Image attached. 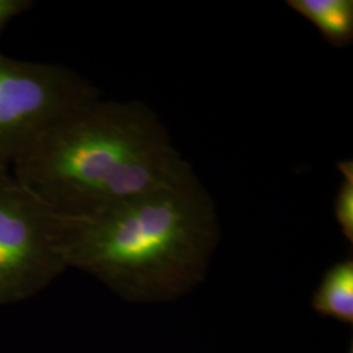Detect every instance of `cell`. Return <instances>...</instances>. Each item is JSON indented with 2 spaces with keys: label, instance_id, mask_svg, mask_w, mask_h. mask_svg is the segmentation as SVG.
<instances>
[{
  "label": "cell",
  "instance_id": "obj_3",
  "mask_svg": "<svg viewBox=\"0 0 353 353\" xmlns=\"http://www.w3.org/2000/svg\"><path fill=\"white\" fill-rule=\"evenodd\" d=\"M67 268L65 216L0 172V305L34 297Z\"/></svg>",
  "mask_w": 353,
  "mask_h": 353
},
{
  "label": "cell",
  "instance_id": "obj_7",
  "mask_svg": "<svg viewBox=\"0 0 353 353\" xmlns=\"http://www.w3.org/2000/svg\"><path fill=\"white\" fill-rule=\"evenodd\" d=\"M338 169L341 173L339 190L336 192L334 214L341 233L347 241L353 242V161L344 160L338 163Z\"/></svg>",
  "mask_w": 353,
  "mask_h": 353
},
{
  "label": "cell",
  "instance_id": "obj_4",
  "mask_svg": "<svg viewBox=\"0 0 353 353\" xmlns=\"http://www.w3.org/2000/svg\"><path fill=\"white\" fill-rule=\"evenodd\" d=\"M99 99L100 90L72 68L0 51V172H11L49 127Z\"/></svg>",
  "mask_w": 353,
  "mask_h": 353
},
{
  "label": "cell",
  "instance_id": "obj_8",
  "mask_svg": "<svg viewBox=\"0 0 353 353\" xmlns=\"http://www.w3.org/2000/svg\"><path fill=\"white\" fill-rule=\"evenodd\" d=\"M32 0H0V33L13 19L33 8Z\"/></svg>",
  "mask_w": 353,
  "mask_h": 353
},
{
  "label": "cell",
  "instance_id": "obj_2",
  "mask_svg": "<svg viewBox=\"0 0 353 353\" xmlns=\"http://www.w3.org/2000/svg\"><path fill=\"white\" fill-rule=\"evenodd\" d=\"M221 239L212 195L196 174L94 214L65 216L68 268L130 303H166L202 283Z\"/></svg>",
  "mask_w": 353,
  "mask_h": 353
},
{
  "label": "cell",
  "instance_id": "obj_1",
  "mask_svg": "<svg viewBox=\"0 0 353 353\" xmlns=\"http://www.w3.org/2000/svg\"><path fill=\"white\" fill-rule=\"evenodd\" d=\"M11 172L70 217L94 214L195 174L147 103L102 97L43 131Z\"/></svg>",
  "mask_w": 353,
  "mask_h": 353
},
{
  "label": "cell",
  "instance_id": "obj_5",
  "mask_svg": "<svg viewBox=\"0 0 353 353\" xmlns=\"http://www.w3.org/2000/svg\"><path fill=\"white\" fill-rule=\"evenodd\" d=\"M287 6L316 26L331 46L352 45V0H287Z\"/></svg>",
  "mask_w": 353,
  "mask_h": 353
},
{
  "label": "cell",
  "instance_id": "obj_6",
  "mask_svg": "<svg viewBox=\"0 0 353 353\" xmlns=\"http://www.w3.org/2000/svg\"><path fill=\"white\" fill-rule=\"evenodd\" d=\"M316 313L353 323V259L345 258L331 265L313 296Z\"/></svg>",
  "mask_w": 353,
  "mask_h": 353
}]
</instances>
